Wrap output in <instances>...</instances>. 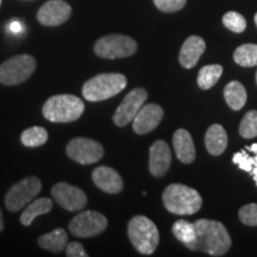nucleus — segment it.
<instances>
[{"label": "nucleus", "instance_id": "6e6552de", "mask_svg": "<svg viewBox=\"0 0 257 257\" xmlns=\"http://www.w3.org/2000/svg\"><path fill=\"white\" fill-rule=\"evenodd\" d=\"M42 189V182L36 176H29L12 186L6 193L5 206L9 211L18 212L37 197Z\"/></svg>", "mask_w": 257, "mask_h": 257}, {"label": "nucleus", "instance_id": "ddd939ff", "mask_svg": "<svg viewBox=\"0 0 257 257\" xmlns=\"http://www.w3.org/2000/svg\"><path fill=\"white\" fill-rule=\"evenodd\" d=\"M72 8L63 0H49L41 6L37 12V21L44 27H59L68 21Z\"/></svg>", "mask_w": 257, "mask_h": 257}, {"label": "nucleus", "instance_id": "4468645a", "mask_svg": "<svg viewBox=\"0 0 257 257\" xmlns=\"http://www.w3.org/2000/svg\"><path fill=\"white\" fill-rule=\"evenodd\" d=\"M163 118V110L157 104L143 105L142 108L138 111L136 117L134 118L133 128L138 135H146L152 133L153 130L159 126Z\"/></svg>", "mask_w": 257, "mask_h": 257}, {"label": "nucleus", "instance_id": "dca6fc26", "mask_svg": "<svg viewBox=\"0 0 257 257\" xmlns=\"http://www.w3.org/2000/svg\"><path fill=\"white\" fill-rule=\"evenodd\" d=\"M92 180L96 187L108 194H117L124 187L121 176L110 167L101 166L95 168L92 173Z\"/></svg>", "mask_w": 257, "mask_h": 257}, {"label": "nucleus", "instance_id": "f03ea898", "mask_svg": "<svg viewBox=\"0 0 257 257\" xmlns=\"http://www.w3.org/2000/svg\"><path fill=\"white\" fill-rule=\"evenodd\" d=\"M162 199L167 210L178 216L197 213L202 205V199L198 191L181 184L169 185L163 192Z\"/></svg>", "mask_w": 257, "mask_h": 257}, {"label": "nucleus", "instance_id": "f704fd0d", "mask_svg": "<svg viewBox=\"0 0 257 257\" xmlns=\"http://www.w3.org/2000/svg\"><path fill=\"white\" fill-rule=\"evenodd\" d=\"M4 230V218H3V213L2 210H0V232Z\"/></svg>", "mask_w": 257, "mask_h": 257}, {"label": "nucleus", "instance_id": "423d86ee", "mask_svg": "<svg viewBox=\"0 0 257 257\" xmlns=\"http://www.w3.org/2000/svg\"><path fill=\"white\" fill-rule=\"evenodd\" d=\"M36 60L31 55H17L0 64V83L16 86L30 78L36 69Z\"/></svg>", "mask_w": 257, "mask_h": 257}, {"label": "nucleus", "instance_id": "58836bf2", "mask_svg": "<svg viewBox=\"0 0 257 257\" xmlns=\"http://www.w3.org/2000/svg\"><path fill=\"white\" fill-rule=\"evenodd\" d=\"M2 2H3V0H0V6H2Z\"/></svg>", "mask_w": 257, "mask_h": 257}, {"label": "nucleus", "instance_id": "f257e3e1", "mask_svg": "<svg viewBox=\"0 0 257 257\" xmlns=\"http://www.w3.org/2000/svg\"><path fill=\"white\" fill-rule=\"evenodd\" d=\"M197 238L188 249L204 251L211 256H223L231 248V238L220 221L199 219L194 223Z\"/></svg>", "mask_w": 257, "mask_h": 257}, {"label": "nucleus", "instance_id": "9b49d317", "mask_svg": "<svg viewBox=\"0 0 257 257\" xmlns=\"http://www.w3.org/2000/svg\"><path fill=\"white\" fill-rule=\"evenodd\" d=\"M148 99V92L144 88H135L128 92L121 104L118 106L113 115V121L117 126H126L134 120L138 111L142 108L144 102Z\"/></svg>", "mask_w": 257, "mask_h": 257}, {"label": "nucleus", "instance_id": "9d476101", "mask_svg": "<svg viewBox=\"0 0 257 257\" xmlns=\"http://www.w3.org/2000/svg\"><path fill=\"white\" fill-rule=\"evenodd\" d=\"M67 155L80 165H93L104 156V147L91 138L78 137L70 141L66 148Z\"/></svg>", "mask_w": 257, "mask_h": 257}, {"label": "nucleus", "instance_id": "4be33fe9", "mask_svg": "<svg viewBox=\"0 0 257 257\" xmlns=\"http://www.w3.org/2000/svg\"><path fill=\"white\" fill-rule=\"evenodd\" d=\"M224 98L226 104L234 111H238L246 102L245 87L239 81H231L225 86Z\"/></svg>", "mask_w": 257, "mask_h": 257}, {"label": "nucleus", "instance_id": "c9c22d12", "mask_svg": "<svg viewBox=\"0 0 257 257\" xmlns=\"http://www.w3.org/2000/svg\"><path fill=\"white\" fill-rule=\"evenodd\" d=\"M253 159H255V162H256V166H257V153H256V156L253 157Z\"/></svg>", "mask_w": 257, "mask_h": 257}, {"label": "nucleus", "instance_id": "7ed1b4c3", "mask_svg": "<svg viewBox=\"0 0 257 257\" xmlns=\"http://www.w3.org/2000/svg\"><path fill=\"white\" fill-rule=\"evenodd\" d=\"M85 111L81 99L72 94L54 95L44 102L43 115L51 123H72L78 120Z\"/></svg>", "mask_w": 257, "mask_h": 257}, {"label": "nucleus", "instance_id": "cd10ccee", "mask_svg": "<svg viewBox=\"0 0 257 257\" xmlns=\"http://www.w3.org/2000/svg\"><path fill=\"white\" fill-rule=\"evenodd\" d=\"M223 24L225 28H227L229 30L236 32V34H240L245 30L246 28V21L242 15L238 12L230 11L226 12L223 16Z\"/></svg>", "mask_w": 257, "mask_h": 257}, {"label": "nucleus", "instance_id": "20e7f679", "mask_svg": "<svg viewBox=\"0 0 257 257\" xmlns=\"http://www.w3.org/2000/svg\"><path fill=\"white\" fill-rule=\"evenodd\" d=\"M126 78L119 73L99 74L85 82L82 95L86 100L95 102L107 100L119 94L126 87Z\"/></svg>", "mask_w": 257, "mask_h": 257}, {"label": "nucleus", "instance_id": "7c9ffc66", "mask_svg": "<svg viewBox=\"0 0 257 257\" xmlns=\"http://www.w3.org/2000/svg\"><path fill=\"white\" fill-rule=\"evenodd\" d=\"M187 0H154V4L160 11L166 14H172L184 9Z\"/></svg>", "mask_w": 257, "mask_h": 257}, {"label": "nucleus", "instance_id": "393cba45", "mask_svg": "<svg viewBox=\"0 0 257 257\" xmlns=\"http://www.w3.org/2000/svg\"><path fill=\"white\" fill-rule=\"evenodd\" d=\"M173 233H174L176 239L184 243L187 248L197 238L194 223H189L185 219L175 221V224L173 225Z\"/></svg>", "mask_w": 257, "mask_h": 257}, {"label": "nucleus", "instance_id": "bb28decb", "mask_svg": "<svg viewBox=\"0 0 257 257\" xmlns=\"http://www.w3.org/2000/svg\"><path fill=\"white\" fill-rule=\"evenodd\" d=\"M239 134L243 138L257 136V111H249L244 115L239 125Z\"/></svg>", "mask_w": 257, "mask_h": 257}, {"label": "nucleus", "instance_id": "412c9836", "mask_svg": "<svg viewBox=\"0 0 257 257\" xmlns=\"http://www.w3.org/2000/svg\"><path fill=\"white\" fill-rule=\"evenodd\" d=\"M68 242V234L63 229H55L49 233L43 234L38 238V244L41 248L49 250L51 252H61L66 249Z\"/></svg>", "mask_w": 257, "mask_h": 257}, {"label": "nucleus", "instance_id": "2eb2a0df", "mask_svg": "<svg viewBox=\"0 0 257 257\" xmlns=\"http://www.w3.org/2000/svg\"><path fill=\"white\" fill-rule=\"evenodd\" d=\"M170 163H172V155L170 148L165 141H156L150 147L149 156V170L153 176L161 178L168 172Z\"/></svg>", "mask_w": 257, "mask_h": 257}, {"label": "nucleus", "instance_id": "c85d7f7f", "mask_svg": "<svg viewBox=\"0 0 257 257\" xmlns=\"http://www.w3.org/2000/svg\"><path fill=\"white\" fill-rule=\"evenodd\" d=\"M239 219L248 226H257V204H248L239 210Z\"/></svg>", "mask_w": 257, "mask_h": 257}, {"label": "nucleus", "instance_id": "1a4fd4ad", "mask_svg": "<svg viewBox=\"0 0 257 257\" xmlns=\"http://www.w3.org/2000/svg\"><path fill=\"white\" fill-rule=\"evenodd\" d=\"M107 227V219L104 214L95 211H85L76 214L70 220L69 231L73 236L89 238L104 232Z\"/></svg>", "mask_w": 257, "mask_h": 257}, {"label": "nucleus", "instance_id": "6ab92c4d", "mask_svg": "<svg viewBox=\"0 0 257 257\" xmlns=\"http://www.w3.org/2000/svg\"><path fill=\"white\" fill-rule=\"evenodd\" d=\"M205 144L211 155H221L227 147V135L225 128L219 124L211 125L205 135Z\"/></svg>", "mask_w": 257, "mask_h": 257}, {"label": "nucleus", "instance_id": "0eeeda50", "mask_svg": "<svg viewBox=\"0 0 257 257\" xmlns=\"http://www.w3.org/2000/svg\"><path fill=\"white\" fill-rule=\"evenodd\" d=\"M136 51V41L125 35H108L99 38L94 44V53L101 59H124L134 55Z\"/></svg>", "mask_w": 257, "mask_h": 257}, {"label": "nucleus", "instance_id": "39448f33", "mask_svg": "<svg viewBox=\"0 0 257 257\" xmlns=\"http://www.w3.org/2000/svg\"><path fill=\"white\" fill-rule=\"evenodd\" d=\"M127 234L135 249L142 255H152L159 245V230L155 223L148 217H134L128 221Z\"/></svg>", "mask_w": 257, "mask_h": 257}, {"label": "nucleus", "instance_id": "f8f14e48", "mask_svg": "<svg viewBox=\"0 0 257 257\" xmlns=\"http://www.w3.org/2000/svg\"><path fill=\"white\" fill-rule=\"evenodd\" d=\"M51 195L61 207L75 212L82 210L87 205V197L79 187L67 182H59L51 188Z\"/></svg>", "mask_w": 257, "mask_h": 257}, {"label": "nucleus", "instance_id": "4c0bfd02", "mask_svg": "<svg viewBox=\"0 0 257 257\" xmlns=\"http://www.w3.org/2000/svg\"><path fill=\"white\" fill-rule=\"evenodd\" d=\"M256 82H257V72H256Z\"/></svg>", "mask_w": 257, "mask_h": 257}, {"label": "nucleus", "instance_id": "aec40b11", "mask_svg": "<svg viewBox=\"0 0 257 257\" xmlns=\"http://www.w3.org/2000/svg\"><path fill=\"white\" fill-rule=\"evenodd\" d=\"M54 204L49 198H38L36 200L29 202L21 216V223L24 226H30L34 219L42 214L49 213L53 208Z\"/></svg>", "mask_w": 257, "mask_h": 257}, {"label": "nucleus", "instance_id": "72a5a7b5", "mask_svg": "<svg viewBox=\"0 0 257 257\" xmlns=\"http://www.w3.org/2000/svg\"><path fill=\"white\" fill-rule=\"evenodd\" d=\"M245 150L246 152H251V153H257V143H253L251 144L250 147H245Z\"/></svg>", "mask_w": 257, "mask_h": 257}, {"label": "nucleus", "instance_id": "5701e85b", "mask_svg": "<svg viewBox=\"0 0 257 257\" xmlns=\"http://www.w3.org/2000/svg\"><path fill=\"white\" fill-rule=\"evenodd\" d=\"M223 74V67L219 64H208L202 67L198 74V85L201 89L213 87Z\"/></svg>", "mask_w": 257, "mask_h": 257}, {"label": "nucleus", "instance_id": "e433bc0d", "mask_svg": "<svg viewBox=\"0 0 257 257\" xmlns=\"http://www.w3.org/2000/svg\"><path fill=\"white\" fill-rule=\"evenodd\" d=\"M255 24L257 25V14L255 15Z\"/></svg>", "mask_w": 257, "mask_h": 257}, {"label": "nucleus", "instance_id": "c756f323", "mask_svg": "<svg viewBox=\"0 0 257 257\" xmlns=\"http://www.w3.org/2000/svg\"><path fill=\"white\" fill-rule=\"evenodd\" d=\"M232 162L246 173H251L252 168L256 166L255 159H253V157H251V156H249L245 149L242 150V152H239V153L233 154Z\"/></svg>", "mask_w": 257, "mask_h": 257}, {"label": "nucleus", "instance_id": "f3484780", "mask_svg": "<svg viewBox=\"0 0 257 257\" xmlns=\"http://www.w3.org/2000/svg\"><path fill=\"white\" fill-rule=\"evenodd\" d=\"M205 49H206V44L200 36L188 37L180 50V64L186 69L193 68L198 63Z\"/></svg>", "mask_w": 257, "mask_h": 257}, {"label": "nucleus", "instance_id": "2f4dec72", "mask_svg": "<svg viewBox=\"0 0 257 257\" xmlns=\"http://www.w3.org/2000/svg\"><path fill=\"white\" fill-rule=\"evenodd\" d=\"M66 255L68 257H87L88 253L86 252L81 243L72 242L67 244Z\"/></svg>", "mask_w": 257, "mask_h": 257}, {"label": "nucleus", "instance_id": "b1692460", "mask_svg": "<svg viewBox=\"0 0 257 257\" xmlns=\"http://www.w3.org/2000/svg\"><path fill=\"white\" fill-rule=\"evenodd\" d=\"M233 60L242 67L257 66V44L246 43L238 47L233 53Z\"/></svg>", "mask_w": 257, "mask_h": 257}, {"label": "nucleus", "instance_id": "a878e982", "mask_svg": "<svg viewBox=\"0 0 257 257\" xmlns=\"http://www.w3.org/2000/svg\"><path fill=\"white\" fill-rule=\"evenodd\" d=\"M23 146L28 148H37L43 146L48 141V131L42 126H32L23 131L21 136Z\"/></svg>", "mask_w": 257, "mask_h": 257}, {"label": "nucleus", "instance_id": "a211bd4d", "mask_svg": "<svg viewBox=\"0 0 257 257\" xmlns=\"http://www.w3.org/2000/svg\"><path fill=\"white\" fill-rule=\"evenodd\" d=\"M173 146L176 157L182 163H192L195 160V147L191 134L185 128H179L173 136Z\"/></svg>", "mask_w": 257, "mask_h": 257}, {"label": "nucleus", "instance_id": "473e14b6", "mask_svg": "<svg viewBox=\"0 0 257 257\" xmlns=\"http://www.w3.org/2000/svg\"><path fill=\"white\" fill-rule=\"evenodd\" d=\"M10 30H11L12 32H15V34L21 32V30H22L21 23H18V22H14V23H11V25H10Z\"/></svg>", "mask_w": 257, "mask_h": 257}]
</instances>
